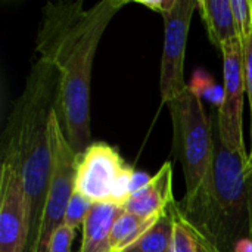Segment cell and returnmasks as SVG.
<instances>
[{
    "mask_svg": "<svg viewBox=\"0 0 252 252\" xmlns=\"http://www.w3.org/2000/svg\"><path fill=\"white\" fill-rule=\"evenodd\" d=\"M128 0H100L86 9L83 0L49 1L41 9L35 37L38 59L59 74L56 115L77 155L92 143L90 89L99 41Z\"/></svg>",
    "mask_w": 252,
    "mask_h": 252,
    "instance_id": "obj_1",
    "label": "cell"
},
{
    "mask_svg": "<svg viewBox=\"0 0 252 252\" xmlns=\"http://www.w3.org/2000/svg\"><path fill=\"white\" fill-rule=\"evenodd\" d=\"M59 74L47 62L31 63L24 90L13 100L1 137V155L18 158L30 205V238L34 241L52 177L50 123L58 109Z\"/></svg>",
    "mask_w": 252,
    "mask_h": 252,
    "instance_id": "obj_2",
    "label": "cell"
},
{
    "mask_svg": "<svg viewBox=\"0 0 252 252\" xmlns=\"http://www.w3.org/2000/svg\"><path fill=\"white\" fill-rule=\"evenodd\" d=\"M214 145L211 179L180 207L219 251L241 252L252 244V174L247 162L221 142L216 123Z\"/></svg>",
    "mask_w": 252,
    "mask_h": 252,
    "instance_id": "obj_3",
    "label": "cell"
},
{
    "mask_svg": "<svg viewBox=\"0 0 252 252\" xmlns=\"http://www.w3.org/2000/svg\"><path fill=\"white\" fill-rule=\"evenodd\" d=\"M167 105L173 121V154L182 164L186 183L183 201H189L213 174L214 124L205 112L201 96L192 87Z\"/></svg>",
    "mask_w": 252,
    "mask_h": 252,
    "instance_id": "obj_4",
    "label": "cell"
},
{
    "mask_svg": "<svg viewBox=\"0 0 252 252\" xmlns=\"http://www.w3.org/2000/svg\"><path fill=\"white\" fill-rule=\"evenodd\" d=\"M145 176L137 174L115 146L106 142H92L78 155L75 192L93 204L106 202L123 207L128 196L151 179L142 180Z\"/></svg>",
    "mask_w": 252,
    "mask_h": 252,
    "instance_id": "obj_5",
    "label": "cell"
},
{
    "mask_svg": "<svg viewBox=\"0 0 252 252\" xmlns=\"http://www.w3.org/2000/svg\"><path fill=\"white\" fill-rule=\"evenodd\" d=\"M50 142L53 157L50 185L44 199L37 233L27 252H50L52 236L63 224L69 199L75 192L78 155L68 143L56 114L50 123Z\"/></svg>",
    "mask_w": 252,
    "mask_h": 252,
    "instance_id": "obj_6",
    "label": "cell"
},
{
    "mask_svg": "<svg viewBox=\"0 0 252 252\" xmlns=\"http://www.w3.org/2000/svg\"><path fill=\"white\" fill-rule=\"evenodd\" d=\"M223 99L217 111V130L221 142L248 164V151L244 140V96L245 72L244 53L238 38L229 41L223 49Z\"/></svg>",
    "mask_w": 252,
    "mask_h": 252,
    "instance_id": "obj_7",
    "label": "cell"
},
{
    "mask_svg": "<svg viewBox=\"0 0 252 252\" xmlns=\"http://www.w3.org/2000/svg\"><path fill=\"white\" fill-rule=\"evenodd\" d=\"M30 205L16 157L1 155L0 173V252H27Z\"/></svg>",
    "mask_w": 252,
    "mask_h": 252,
    "instance_id": "obj_8",
    "label": "cell"
},
{
    "mask_svg": "<svg viewBox=\"0 0 252 252\" xmlns=\"http://www.w3.org/2000/svg\"><path fill=\"white\" fill-rule=\"evenodd\" d=\"M198 0H174L173 6L161 16L164 19V47L161 58L159 90L164 103L185 92V55L189 28Z\"/></svg>",
    "mask_w": 252,
    "mask_h": 252,
    "instance_id": "obj_9",
    "label": "cell"
},
{
    "mask_svg": "<svg viewBox=\"0 0 252 252\" xmlns=\"http://www.w3.org/2000/svg\"><path fill=\"white\" fill-rule=\"evenodd\" d=\"M173 201V167L167 161L157 174L128 196L123 208L137 217L152 219L162 216Z\"/></svg>",
    "mask_w": 252,
    "mask_h": 252,
    "instance_id": "obj_10",
    "label": "cell"
},
{
    "mask_svg": "<svg viewBox=\"0 0 252 252\" xmlns=\"http://www.w3.org/2000/svg\"><path fill=\"white\" fill-rule=\"evenodd\" d=\"M124 208L117 204H93L84 224L78 252H112L111 232Z\"/></svg>",
    "mask_w": 252,
    "mask_h": 252,
    "instance_id": "obj_11",
    "label": "cell"
},
{
    "mask_svg": "<svg viewBox=\"0 0 252 252\" xmlns=\"http://www.w3.org/2000/svg\"><path fill=\"white\" fill-rule=\"evenodd\" d=\"M198 10L210 41L217 49L221 50L229 41L238 38L232 0H198Z\"/></svg>",
    "mask_w": 252,
    "mask_h": 252,
    "instance_id": "obj_12",
    "label": "cell"
},
{
    "mask_svg": "<svg viewBox=\"0 0 252 252\" xmlns=\"http://www.w3.org/2000/svg\"><path fill=\"white\" fill-rule=\"evenodd\" d=\"M168 211L173 220L171 252H220L210 238L185 214L180 202L173 201Z\"/></svg>",
    "mask_w": 252,
    "mask_h": 252,
    "instance_id": "obj_13",
    "label": "cell"
},
{
    "mask_svg": "<svg viewBox=\"0 0 252 252\" xmlns=\"http://www.w3.org/2000/svg\"><path fill=\"white\" fill-rule=\"evenodd\" d=\"M161 217V216H159ZM159 217L142 219L131 213L123 211L117 219L111 232V251L126 252L130 250L154 224Z\"/></svg>",
    "mask_w": 252,
    "mask_h": 252,
    "instance_id": "obj_14",
    "label": "cell"
},
{
    "mask_svg": "<svg viewBox=\"0 0 252 252\" xmlns=\"http://www.w3.org/2000/svg\"><path fill=\"white\" fill-rule=\"evenodd\" d=\"M173 248V220L167 210L155 224L126 252H171Z\"/></svg>",
    "mask_w": 252,
    "mask_h": 252,
    "instance_id": "obj_15",
    "label": "cell"
},
{
    "mask_svg": "<svg viewBox=\"0 0 252 252\" xmlns=\"http://www.w3.org/2000/svg\"><path fill=\"white\" fill-rule=\"evenodd\" d=\"M92 207H93V202L89 198H86L84 195L78 192H74L69 199L66 213H65L63 224L74 230H77L78 227H83Z\"/></svg>",
    "mask_w": 252,
    "mask_h": 252,
    "instance_id": "obj_16",
    "label": "cell"
},
{
    "mask_svg": "<svg viewBox=\"0 0 252 252\" xmlns=\"http://www.w3.org/2000/svg\"><path fill=\"white\" fill-rule=\"evenodd\" d=\"M236 34L241 44L252 37V6L251 0H232Z\"/></svg>",
    "mask_w": 252,
    "mask_h": 252,
    "instance_id": "obj_17",
    "label": "cell"
},
{
    "mask_svg": "<svg viewBox=\"0 0 252 252\" xmlns=\"http://www.w3.org/2000/svg\"><path fill=\"white\" fill-rule=\"evenodd\" d=\"M74 239H75V230L62 224L52 236L50 252H71Z\"/></svg>",
    "mask_w": 252,
    "mask_h": 252,
    "instance_id": "obj_18",
    "label": "cell"
},
{
    "mask_svg": "<svg viewBox=\"0 0 252 252\" xmlns=\"http://www.w3.org/2000/svg\"><path fill=\"white\" fill-rule=\"evenodd\" d=\"M242 46L244 53V72H245V87L250 100V112H251V131H252V37L245 41Z\"/></svg>",
    "mask_w": 252,
    "mask_h": 252,
    "instance_id": "obj_19",
    "label": "cell"
},
{
    "mask_svg": "<svg viewBox=\"0 0 252 252\" xmlns=\"http://www.w3.org/2000/svg\"><path fill=\"white\" fill-rule=\"evenodd\" d=\"M136 3H139V4H142V6H145V7L159 13V15H162L164 12H167L173 6L174 0H137Z\"/></svg>",
    "mask_w": 252,
    "mask_h": 252,
    "instance_id": "obj_20",
    "label": "cell"
},
{
    "mask_svg": "<svg viewBox=\"0 0 252 252\" xmlns=\"http://www.w3.org/2000/svg\"><path fill=\"white\" fill-rule=\"evenodd\" d=\"M247 170L248 173L252 174V131H251V148H250V154H248V164H247Z\"/></svg>",
    "mask_w": 252,
    "mask_h": 252,
    "instance_id": "obj_21",
    "label": "cell"
},
{
    "mask_svg": "<svg viewBox=\"0 0 252 252\" xmlns=\"http://www.w3.org/2000/svg\"><path fill=\"white\" fill-rule=\"evenodd\" d=\"M251 6H252V0H251Z\"/></svg>",
    "mask_w": 252,
    "mask_h": 252,
    "instance_id": "obj_22",
    "label": "cell"
}]
</instances>
